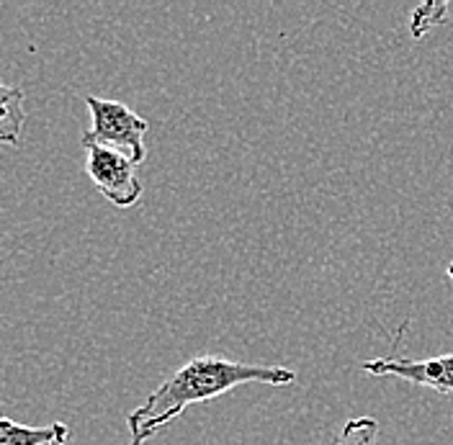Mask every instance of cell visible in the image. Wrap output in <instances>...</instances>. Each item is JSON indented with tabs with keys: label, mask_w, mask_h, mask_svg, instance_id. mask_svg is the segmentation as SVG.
Masks as SVG:
<instances>
[{
	"label": "cell",
	"mask_w": 453,
	"mask_h": 445,
	"mask_svg": "<svg viewBox=\"0 0 453 445\" xmlns=\"http://www.w3.org/2000/svg\"><path fill=\"white\" fill-rule=\"evenodd\" d=\"M83 147L85 173L93 180L96 191L116 209H132L144 191L140 173H137V163L116 150L101 147V144H83Z\"/></svg>",
	"instance_id": "3"
},
{
	"label": "cell",
	"mask_w": 453,
	"mask_h": 445,
	"mask_svg": "<svg viewBox=\"0 0 453 445\" xmlns=\"http://www.w3.org/2000/svg\"><path fill=\"white\" fill-rule=\"evenodd\" d=\"M85 106L90 111V129L83 132V144H101L127 155L137 165L147 157V129L150 121L134 113L121 101H109L98 96H85Z\"/></svg>",
	"instance_id": "2"
},
{
	"label": "cell",
	"mask_w": 453,
	"mask_h": 445,
	"mask_svg": "<svg viewBox=\"0 0 453 445\" xmlns=\"http://www.w3.org/2000/svg\"><path fill=\"white\" fill-rule=\"evenodd\" d=\"M446 271H449V279L453 280V263H449V268H446Z\"/></svg>",
	"instance_id": "9"
},
{
	"label": "cell",
	"mask_w": 453,
	"mask_h": 445,
	"mask_svg": "<svg viewBox=\"0 0 453 445\" xmlns=\"http://www.w3.org/2000/svg\"><path fill=\"white\" fill-rule=\"evenodd\" d=\"M294 381L296 373L283 365H253V363L229 361L222 356L191 358L175 373H170L157 389L150 391L144 404L127 415V427H129L127 445H144L168 422L180 418L191 404H203L237 387L245 384L288 387Z\"/></svg>",
	"instance_id": "1"
},
{
	"label": "cell",
	"mask_w": 453,
	"mask_h": 445,
	"mask_svg": "<svg viewBox=\"0 0 453 445\" xmlns=\"http://www.w3.org/2000/svg\"><path fill=\"white\" fill-rule=\"evenodd\" d=\"M446 13H449L446 3H425L420 8H415L412 11V24H410L412 36H425L430 28L446 19Z\"/></svg>",
	"instance_id": "8"
},
{
	"label": "cell",
	"mask_w": 453,
	"mask_h": 445,
	"mask_svg": "<svg viewBox=\"0 0 453 445\" xmlns=\"http://www.w3.org/2000/svg\"><path fill=\"white\" fill-rule=\"evenodd\" d=\"M67 441H70V427L65 422L31 427L0 415V445H67Z\"/></svg>",
	"instance_id": "5"
},
{
	"label": "cell",
	"mask_w": 453,
	"mask_h": 445,
	"mask_svg": "<svg viewBox=\"0 0 453 445\" xmlns=\"http://www.w3.org/2000/svg\"><path fill=\"white\" fill-rule=\"evenodd\" d=\"M27 93L24 88L11 83H0V144L19 147L27 109H24Z\"/></svg>",
	"instance_id": "6"
},
{
	"label": "cell",
	"mask_w": 453,
	"mask_h": 445,
	"mask_svg": "<svg viewBox=\"0 0 453 445\" xmlns=\"http://www.w3.org/2000/svg\"><path fill=\"white\" fill-rule=\"evenodd\" d=\"M376 441H379V422L364 415V418L348 419L333 445H376Z\"/></svg>",
	"instance_id": "7"
},
{
	"label": "cell",
	"mask_w": 453,
	"mask_h": 445,
	"mask_svg": "<svg viewBox=\"0 0 453 445\" xmlns=\"http://www.w3.org/2000/svg\"><path fill=\"white\" fill-rule=\"evenodd\" d=\"M364 371L371 376H395L402 381L427 387V389L441 391V394H453V353L435 356V358H373L364 363Z\"/></svg>",
	"instance_id": "4"
}]
</instances>
